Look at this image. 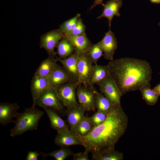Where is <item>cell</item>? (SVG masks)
<instances>
[{
  "instance_id": "obj_25",
  "label": "cell",
  "mask_w": 160,
  "mask_h": 160,
  "mask_svg": "<svg viewBox=\"0 0 160 160\" xmlns=\"http://www.w3.org/2000/svg\"><path fill=\"white\" fill-rule=\"evenodd\" d=\"M140 90L143 98L147 105H153L156 103L159 96L151 88V86H144Z\"/></svg>"
},
{
  "instance_id": "obj_6",
  "label": "cell",
  "mask_w": 160,
  "mask_h": 160,
  "mask_svg": "<svg viewBox=\"0 0 160 160\" xmlns=\"http://www.w3.org/2000/svg\"><path fill=\"white\" fill-rule=\"evenodd\" d=\"M36 105L43 108H50L59 112L63 110L64 106L55 90L52 88L47 89L41 94L32 106L35 107Z\"/></svg>"
},
{
  "instance_id": "obj_28",
  "label": "cell",
  "mask_w": 160,
  "mask_h": 160,
  "mask_svg": "<svg viewBox=\"0 0 160 160\" xmlns=\"http://www.w3.org/2000/svg\"><path fill=\"white\" fill-rule=\"evenodd\" d=\"M86 53L93 64H97V62L99 59L103 56L100 41L95 44H93Z\"/></svg>"
},
{
  "instance_id": "obj_31",
  "label": "cell",
  "mask_w": 160,
  "mask_h": 160,
  "mask_svg": "<svg viewBox=\"0 0 160 160\" xmlns=\"http://www.w3.org/2000/svg\"><path fill=\"white\" fill-rule=\"evenodd\" d=\"M86 29V27L84 24L82 19L79 17L78 18L76 24L73 30L69 33L65 35L70 34L73 35H82L85 33Z\"/></svg>"
},
{
  "instance_id": "obj_12",
  "label": "cell",
  "mask_w": 160,
  "mask_h": 160,
  "mask_svg": "<svg viewBox=\"0 0 160 160\" xmlns=\"http://www.w3.org/2000/svg\"><path fill=\"white\" fill-rule=\"evenodd\" d=\"M19 106L16 103H1L0 104V124L5 126L11 122L14 123L12 120L16 118L19 113L17 111Z\"/></svg>"
},
{
  "instance_id": "obj_11",
  "label": "cell",
  "mask_w": 160,
  "mask_h": 160,
  "mask_svg": "<svg viewBox=\"0 0 160 160\" xmlns=\"http://www.w3.org/2000/svg\"><path fill=\"white\" fill-rule=\"evenodd\" d=\"M55 142L61 147L76 145H82L80 137L69 129L57 132Z\"/></svg>"
},
{
  "instance_id": "obj_23",
  "label": "cell",
  "mask_w": 160,
  "mask_h": 160,
  "mask_svg": "<svg viewBox=\"0 0 160 160\" xmlns=\"http://www.w3.org/2000/svg\"><path fill=\"white\" fill-rule=\"evenodd\" d=\"M57 53L60 59L65 58L72 55L75 51L71 42L65 37H63L57 44Z\"/></svg>"
},
{
  "instance_id": "obj_33",
  "label": "cell",
  "mask_w": 160,
  "mask_h": 160,
  "mask_svg": "<svg viewBox=\"0 0 160 160\" xmlns=\"http://www.w3.org/2000/svg\"><path fill=\"white\" fill-rule=\"evenodd\" d=\"M40 154H41L38 153L37 151H29L28 153L26 160H38V157Z\"/></svg>"
},
{
  "instance_id": "obj_22",
  "label": "cell",
  "mask_w": 160,
  "mask_h": 160,
  "mask_svg": "<svg viewBox=\"0 0 160 160\" xmlns=\"http://www.w3.org/2000/svg\"><path fill=\"white\" fill-rule=\"evenodd\" d=\"M94 160H122L123 154L114 148L108 149L92 154Z\"/></svg>"
},
{
  "instance_id": "obj_1",
  "label": "cell",
  "mask_w": 160,
  "mask_h": 160,
  "mask_svg": "<svg viewBox=\"0 0 160 160\" xmlns=\"http://www.w3.org/2000/svg\"><path fill=\"white\" fill-rule=\"evenodd\" d=\"M128 123V116L121 104H113L104 121L94 126L86 135L80 137L82 145L92 154L114 148L125 133Z\"/></svg>"
},
{
  "instance_id": "obj_19",
  "label": "cell",
  "mask_w": 160,
  "mask_h": 160,
  "mask_svg": "<svg viewBox=\"0 0 160 160\" xmlns=\"http://www.w3.org/2000/svg\"><path fill=\"white\" fill-rule=\"evenodd\" d=\"M49 55L39 65L34 75L48 77L56 66L58 61L57 57Z\"/></svg>"
},
{
  "instance_id": "obj_21",
  "label": "cell",
  "mask_w": 160,
  "mask_h": 160,
  "mask_svg": "<svg viewBox=\"0 0 160 160\" xmlns=\"http://www.w3.org/2000/svg\"><path fill=\"white\" fill-rule=\"evenodd\" d=\"M109 75L107 65H93V69L91 77L89 86L92 87L100 83Z\"/></svg>"
},
{
  "instance_id": "obj_30",
  "label": "cell",
  "mask_w": 160,
  "mask_h": 160,
  "mask_svg": "<svg viewBox=\"0 0 160 160\" xmlns=\"http://www.w3.org/2000/svg\"><path fill=\"white\" fill-rule=\"evenodd\" d=\"M108 114L103 112L97 111L93 115L88 118L92 124L94 126H96L104 121L107 118Z\"/></svg>"
},
{
  "instance_id": "obj_29",
  "label": "cell",
  "mask_w": 160,
  "mask_h": 160,
  "mask_svg": "<svg viewBox=\"0 0 160 160\" xmlns=\"http://www.w3.org/2000/svg\"><path fill=\"white\" fill-rule=\"evenodd\" d=\"M81 15L77 14L74 17L63 23L59 26V29L65 35L69 33L75 27L78 18Z\"/></svg>"
},
{
  "instance_id": "obj_7",
  "label": "cell",
  "mask_w": 160,
  "mask_h": 160,
  "mask_svg": "<svg viewBox=\"0 0 160 160\" xmlns=\"http://www.w3.org/2000/svg\"><path fill=\"white\" fill-rule=\"evenodd\" d=\"M94 87L78 85L76 89L78 100L85 111H94L96 108L95 94Z\"/></svg>"
},
{
  "instance_id": "obj_17",
  "label": "cell",
  "mask_w": 160,
  "mask_h": 160,
  "mask_svg": "<svg viewBox=\"0 0 160 160\" xmlns=\"http://www.w3.org/2000/svg\"><path fill=\"white\" fill-rule=\"evenodd\" d=\"M79 53L75 51L68 57L60 59L57 57L58 61L61 63L62 67L73 80L77 81V63Z\"/></svg>"
},
{
  "instance_id": "obj_37",
  "label": "cell",
  "mask_w": 160,
  "mask_h": 160,
  "mask_svg": "<svg viewBox=\"0 0 160 160\" xmlns=\"http://www.w3.org/2000/svg\"><path fill=\"white\" fill-rule=\"evenodd\" d=\"M158 25L159 26H160V21L159 22V23H158Z\"/></svg>"
},
{
  "instance_id": "obj_14",
  "label": "cell",
  "mask_w": 160,
  "mask_h": 160,
  "mask_svg": "<svg viewBox=\"0 0 160 160\" xmlns=\"http://www.w3.org/2000/svg\"><path fill=\"white\" fill-rule=\"evenodd\" d=\"M123 2L121 0H109L103 6L102 13L98 16L97 19L105 17L108 19L109 29H110L111 21L114 16H120L119 10L121 7Z\"/></svg>"
},
{
  "instance_id": "obj_18",
  "label": "cell",
  "mask_w": 160,
  "mask_h": 160,
  "mask_svg": "<svg viewBox=\"0 0 160 160\" xmlns=\"http://www.w3.org/2000/svg\"><path fill=\"white\" fill-rule=\"evenodd\" d=\"M84 108L79 105L65 111L67 120L70 129L73 131L78 124L85 117Z\"/></svg>"
},
{
  "instance_id": "obj_27",
  "label": "cell",
  "mask_w": 160,
  "mask_h": 160,
  "mask_svg": "<svg viewBox=\"0 0 160 160\" xmlns=\"http://www.w3.org/2000/svg\"><path fill=\"white\" fill-rule=\"evenodd\" d=\"M73 153L71 149L67 147H61L58 150L53 151L48 153L41 152L40 153L44 159L51 156L54 157L55 160H64L68 157L72 156Z\"/></svg>"
},
{
  "instance_id": "obj_2",
  "label": "cell",
  "mask_w": 160,
  "mask_h": 160,
  "mask_svg": "<svg viewBox=\"0 0 160 160\" xmlns=\"http://www.w3.org/2000/svg\"><path fill=\"white\" fill-rule=\"evenodd\" d=\"M107 65L109 75L122 95L150 86L152 70L149 63L145 60L124 57L110 61Z\"/></svg>"
},
{
  "instance_id": "obj_35",
  "label": "cell",
  "mask_w": 160,
  "mask_h": 160,
  "mask_svg": "<svg viewBox=\"0 0 160 160\" xmlns=\"http://www.w3.org/2000/svg\"><path fill=\"white\" fill-rule=\"evenodd\" d=\"M153 89L160 96V83L156 85Z\"/></svg>"
},
{
  "instance_id": "obj_26",
  "label": "cell",
  "mask_w": 160,
  "mask_h": 160,
  "mask_svg": "<svg viewBox=\"0 0 160 160\" xmlns=\"http://www.w3.org/2000/svg\"><path fill=\"white\" fill-rule=\"evenodd\" d=\"M94 127L88 117H85L78 124L73 131L80 137H82L88 134Z\"/></svg>"
},
{
  "instance_id": "obj_9",
  "label": "cell",
  "mask_w": 160,
  "mask_h": 160,
  "mask_svg": "<svg viewBox=\"0 0 160 160\" xmlns=\"http://www.w3.org/2000/svg\"><path fill=\"white\" fill-rule=\"evenodd\" d=\"M63 36V33L59 28L53 30L41 37L40 46L44 49L49 55L56 56L55 48Z\"/></svg>"
},
{
  "instance_id": "obj_5",
  "label": "cell",
  "mask_w": 160,
  "mask_h": 160,
  "mask_svg": "<svg viewBox=\"0 0 160 160\" xmlns=\"http://www.w3.org/2000/svg\"><path fill=\"white\" fill-rule=\"evenodd\" d=\"M92 64L91 60L86 53H79L77 81L78 85L89 86L93 69Z\"/></svg>"
},
{
  "instance_id": "obj_4",
  "label": "cell",
  "mask_w": 160,
  "mask_h": 160,
  "mask_svg": "<svg viewBox=\"0 0 160 160\" xmlns=\"http://www.w3.org/2000/svg\"><path fill=\"white\" fill-rule=\"evenodd\" d=\"M78 85L77 81L72 80L54 89L58 98L67 109L79 105L76 98V89Z\"/></svg>"
},
{
  "instance_id": "obj_32",
  "label": "cell",
  "mask_w": 160,
  "mask_h": 160,
  "mask_svg": "<svg viewBox=\"0 0 160 160\" xmlns=\"http://www.w3.org/2000/svg\"><path fill=\"white\" fill-rule=\"evenodd\" d=\"M89 152L86 150L83 152H79L75 153H73V160H89L88 154Z\"/></svg>"
},
{
  "instance_id": "obj_3",
  "label": "cell",
  "mask_w": 160,
  "mask_h": 160,
  "mask_svg": "<svg viewBox=\"0 0 160 160\" xmlns=\"http://www.w3.org/2000/svg\"><path fill=\"white\" fill-rule=\"evenodd\" d=\"M44 114L43 112L35 107L25 108L23 113H19L15 121V126L10 130V136L14 137L28 131L37 130L39 121Z\"/></svg>"
},
{
  "instance_id": "obj_13",
  "label": "cell",
  "mask_w": 160,
  "mask_h": 160,
  "mask_svg": "<svg viewBox=\"0 0 160 160\" xmlns=\"http://www.w3.org/2000/svg\"><path fill=\"white\" fill-rule=\"evenodd\" d=\"M50 88H52L49 84L48 77L34 75L30 87L33 104L41 94Z\"/></svg>"
},
{
  "instance_id": "obj_24",
  "label": "cell",
  "mask_w": 160,
  "mask_h": 160,
  "mask_svg": "<svg viewBox=\"0 0 160 160\" xmlns=\"http://www.w3.org/2000/svg\"><path fill=\"white\" fill-rule=\"evenodd\" d=\"M95 105L97 110L108 114L111 111L113 104L102 93L95 89Z\"/></svg>"
},
{
  "instance_id": "obj_36",
  "label": "cell",
  "mask_w": 160,
  "mask_h": 160,
  "mask_svg": "<svg viewBox=\"0 0 160 160\" xmlns=\"http://www.w3.org/2000/svg\"><path fill=\"white\" fill-rule=\"evenodd\" d=\"M151 3L156 4H160V0H149Z\"/></svg>"
},
{
  "instance_id": "obj_16",
  "label": "cell",
  "mask_w": 160,
  "mask_h": 160,
  "mask_svg": "<svg viewBox=\"0 0 160 160\" xmlns=\"http://www.w3.org/2000/svg\"><path fill=\"white\" fill-rule=\"evenodd\" d=\"M63 36L70 41L73 46L75 51L79 53H86L93 45L86 33L79 35L63 34Z\"/></svg>"
},
{
  "instance_id": "obj_15",
  "label": "cell",
  "mask_w": 160,
  "mask_h": 160,
  "mask_svg": "<svg viewBox=\"0 0 160 160\" xmlns=\"http://www.w3.org/2000/svg\"><path fill=\"white\" fill-rule=\"evenodd\" d=\"M48 79L50 86L54 89L69 81L73 80L63 67L58 64Z\"/></svg>"
},
{
  "instance_id": "obj_20",
  "label": "cell",
  "mask_w": 160,
  "mask_h": 160,
  "mask_svg": "<svg viewBox=\"0 0 160 160\" xmlns=\"http://www.w3.org/2000/svg\"><path fill=\"white\" fill-rule=\"evenodd\" d=\"M44 110L49 119L51 127L57 132L69 129L67 124L54 110L45 108Z\"/></svg>"
},
{
  "instance_id": "obj_34",
  "label": "cell",
  "mask_w": 160,
  "mask_h": 160,
  "mask_svg": "<svg viewBox=\"0 0 160 160\" xmlns=\"http://www.w3.org/2000/svg\"><path fill=\"white\" fill-rule=\"evenodd\" d=\"M103 0H94V2L93 4L91 6L90 8V9H92L93 8L96 6L100 5L103 6L104 4L103 3Z\"/></svg>"
},
{
  "instance_id": "obj_10",
  "label": "cell",
  "mask_w": 160,
  "mask_h": 160,
  "mask_svg": "<svg viewBox=\"0 0 160 160\" xmlns=\"http://www.w3.org/2000/svg\"><path fill=\"white\" fill-rule=\"evenodd\" d=\"M100 41L104 58L110 61L113 60L118 47V42L114 33L109 29Z\"/></svg>"
},
{
  "instance_id": "obj_8",
  "label": "cell",
  "mask_w": 160,
  "mask_h": 160,
  "mask_svg": "<svg viewBox=\"0 0 160 160\" xmlns=\"http://www.w3.org/2000/svg\"><path fill=\"white\" fill-rule=\"evenodd\" d=\"M98 85L101 93L113 104H121L122 94L110 75Z\"/></svg>"
}]
</instances>
